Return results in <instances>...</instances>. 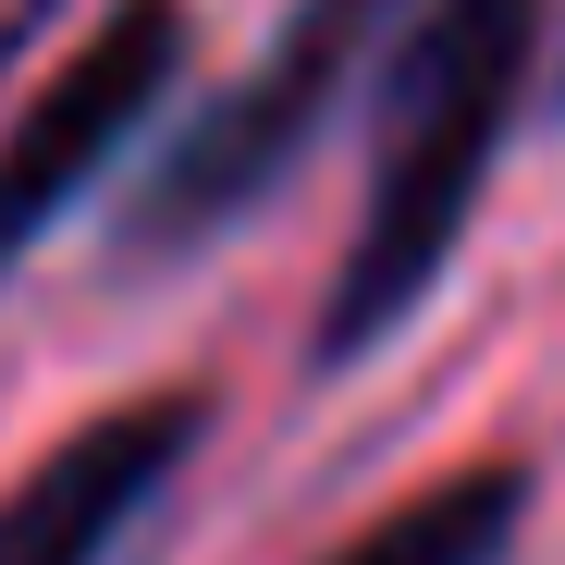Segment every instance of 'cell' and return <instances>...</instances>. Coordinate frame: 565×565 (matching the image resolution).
<instances>
[{"label":"cell","mask_w":565,"mask_h":565,"mask_svg":"<svg viewBox=\"0 0 565 565\" xmlns=\"http://www.w3.org/2000/svg\"><path fill=\"white\" fill-rule=\"evenodd\" d=\"M553 50V0H406V25L382 50V111H369V184H356V234L320 282V369L382 356L430 282L455 270L467 222H480L492 172L516 148V111Z\"/></svg>","instance_id":"cell-1"},{"label":"cell","mask_w":565,"mask_h":565,"mask_svg":"<svg viewBox=\"0 0 565 565\" xmlns=\"http://www.w3.org/2000/svg\"><path fill=\"white\" fill-rule=\"evenodd\" d=\"M184 38H198L184 0H111V13L38 74V99L0 124V270L25 246H50L86 198H99L111 160H136V136L160 124L172 74H184Z\"/></svg>","instance_id":"cell-3"},{"label":"cell","mask_w":565,"mask_h":565,"mask_svg":"<svg viewBox=\"0 0 565 565\" xmlns=\"http://www.w3.org/2000/svg\"><path fill=\"white\" fill-rule=\"evenodd\" d=\"M529 492H541V480H529L516 455H480V467H455V480L382 504L332 565H504L516 529H529Z\"/></svg>","instance_id":"cell-5"},{"label":"cell","mask_w":565,"mask_h":565,"mask_svg":"<svg viewBox=\"0 0 565 565\" xmlns=\"http://www.w3.org/2000/svg\"><path fill=\"white\" fill-rule=\"evenodd\" d=\"M394 25H406V0H296V13L270 25V50L222 86V99L184 136H160V160L136 172L124 246L184 258V246L234 234L246 210H270L282 184L308 172V148L332 136V111L356 99V74L394 50Z\"/></svg>","instance_id":"cell-2"},{"label":"cell","mask_w":565,"mask_h":565,"mask_svg":"<svg viewBox=\"0 0 565 565\" xmlns=\"http://www.w3.org/2000/svg\"><path fill=\"white\" fill-rule=\"evenodd\" d=\"M210 430V394H124L74 418L13 492H0V565H111L148 504L184 480V455Z\"/></svg>","instance_id":"cell-4"}]
</instances>
